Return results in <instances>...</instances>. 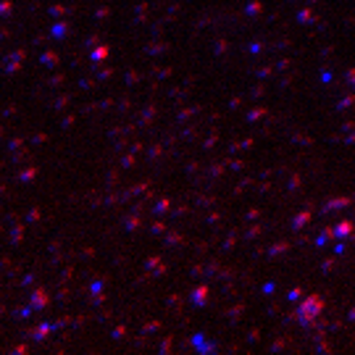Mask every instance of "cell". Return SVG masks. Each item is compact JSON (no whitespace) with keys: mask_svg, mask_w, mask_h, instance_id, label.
I'll use <instances>...</instances> for the list:
<instances>
[{"mask_svg":"<svg viewBox=\"0 0 355 355\" xmlns=\"http://www.w3.org/2000/svg\"><path fill=\"white\" fill-rule=\"evenodd\" d=\"M318 311H321V300H318V297H313V305H308V308L303 305V316L305 318H313Z\"/></svg>","mask_w":355,"mask_h":355,"instance_id":"6da1fadb","label":"cell"}]
</instances>
